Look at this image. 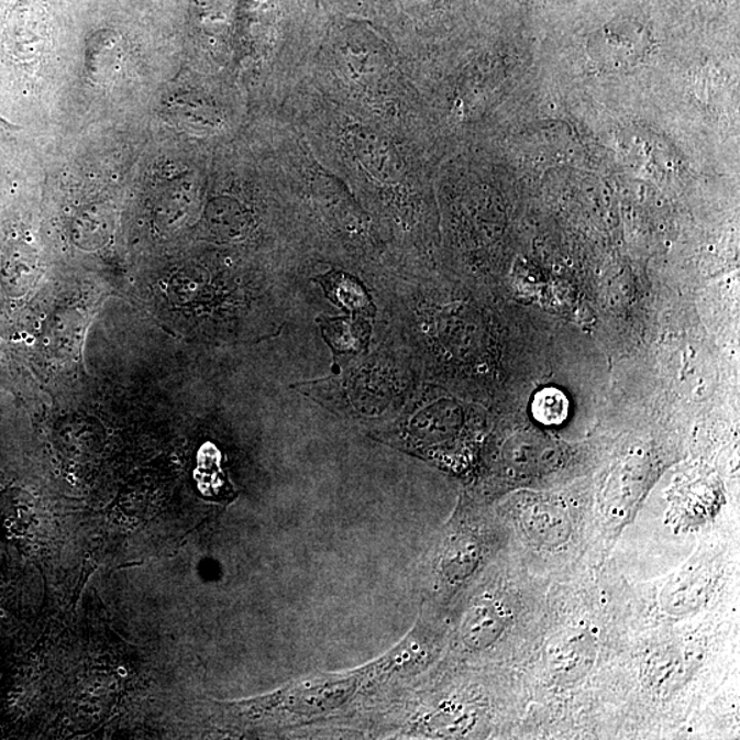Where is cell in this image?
<instances>
[{
  "instance_id": "cell-1",
  "label": "cell",
  "mask_w": 740,
  "mask_h": 740,
  "mask_svg": "<svg viewBox=\"0 0 740 740\" xmlns=\"http://www.w3.org/2000/svg\"><path fill=\"white\" fill-rule=\"evenodd\" d=\"M421 382L408 350L377 322L368 352L333 360L330 375L292 384L303 397L363 424H387Z\"/></svg>"
},
{
  "instance_id": "cell-7",
  "label": "cell",
  "mask_w": 740,
  "mask_h": 740,
  "mask_svg": "<svg viewBox=\"0 0 740 740\" xmlns=\"http://www.w3.org/2000/svg\"><path fill=\"white\" fill-rule=\"evenodd\" d=\"M703 578L697 576L682 577L681 581L675 582L671 588L665 589V593H670V603L673 605L675 603H681L676 605L683 606V610L692 609L695 603H698L703 598L704 594V584Z\"/></svg>"
},
{
  "instance_id": "cell-3",
  "label": "cell",
  "mask_w": 740,
  "mask_h": 740,
  "mask_svg": "<svg viewBox=\"0 0 740 740\" xmlns=\"http://www.w3.org/2000/svg\"><path fill=\"white\" fill-rule=\"evenodd\" d=\"M321 335L333 353V360L368 352L372 344L373 325L363 316H321L317 319Z\"/></svg>"
},
{
  "instance_id": "cell-4",
  "label": "cell",
  "mask_w": 740,
  "mask_h": 740,
  "mask_svg": "<svg viewBox=\"0 0 740 740\" xmlns=\"http://www.w3.org/2000/svg\"><path fill=\"white\" fill-rule=\"evenodd\" d=\"M505 622L494 605L481 604L470 610L463 627V639L471 649H486L504 632Z\"/></svg>"
},
{
  "instance_id": "cell-5",
  "label": "cell",
  "mask_w": 740,
  "mask_h": 740,
  "mask_svg": "<svg viewBox=\"0 0 740 740\" xmlns=\"http://www.w3.org/2000/svg\"><path fill=\"white\" fill-rule=\"evenodd\" d=\"M550 650V660L556 672H575L592 661V648L581 636L561 638Z\"/></svg>"
},
{
  "instance_id": "cell-8",
  "label": "cell",
  "mask_w": 740,
  "mask_h": 740,
  "mask_svg": "<svg viewBox=\"0 0 740 740\" xmlns=\"http://www.w3.org/2000/svg\"><path fill=\"white\" fill-rule=\"evenodd\" d=\"M682 670V656H678L675 651L670 650L664 655L653 656L649 665V677L655 684L662 686V684L675 681V678L681 676Z\"/></svg>"
},
{
  "instance_id": "cell-6",
  "label": "cell",
  "mask_w": 740,
  "mask_h": 740,
  "mask_svg": "<svg viewBox=\"0 0 740 740\" xmlns=\"http://www.w3.org/2000/svg\"><path fill=\"white\" fill-rule=\"evenodd\" d=\"M478 550L470 539H460L449 548L444 555L443 567L452 581H464L477 565Z\"/></svg>"
},
{
  "instance_id": "cell-2",
  "label": "cell",
  "mask_w": 740,
  "mask_h": 740,
  "mask_svg": "<svg viewBox=\"0 0 740 740\" xmlns=\"http://www.w3.org/2000/svg\"><path fill=\"white\" fill-rule=\"evenodd\" d=\"M313 281L319 284L332 303L347 314L377 319L378 308L373 295L353 272L332 269L327 274L317 275Z\"/></svg>"
}]
</instances>
